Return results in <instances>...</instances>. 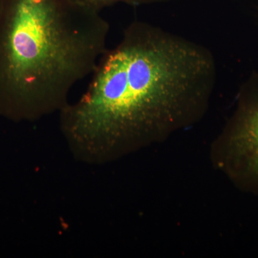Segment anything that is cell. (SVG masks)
Instances as JSON below:
<instances>
[{
  "instance_id": "obj_1",
  "label": "cell",
  "mask_w": 258,
  "mask_h": 258,
  "mask_svg": "<svg viewBox=\"0 0 258 258\" xmlns=\"http://www.w3.org/2000/svg\"><path fill=\"white\" fill-rule=\"evenodd\" d=\"M91 76L79 99L59 113L60 128L74 158L99 165L195 121L217 69L206 47L137 20Z\"/></svg>"
},
{
  "instance_id": "obj_2",
  "label": "cell",
  "mask_w": 258,
  "mask_h": 258,
  "mask_svg": "<svg viewBox=\"0 0 258 258\" xmlns=\"http://www.w3.org/2000/svg\"><path fill=\"white\" fill-rule=\"evenodd\" d=\"M110 25L71 0H0V116L60 113L108 50Z\"/></svg>"
},
{
  "instance_id": "obj_3",
  "label": "cell",
  "mask_w": 258,
  "mask_h": 258,
  "mask_svg": "<svg viewBox=\"0 0 258 258\" xmlns=\"http://www.w3.org/2000/svg\"><path fill=\"white\" fill-rule=\"evenodd\" d=\"M225 141L231 174L244 187L258 190V74L241 88Z\"/></svg>"
},
{
  "instance_id": "obj_4",
  "label": "cell",
  "mask_w": 258,
  "mask_h": 258,
  "mask_svg": "<svg viewBox=\"0 0 258 258\" xmlns=\"http://www.w3.org/2000/svg\"><path fill=\"white\" fill-rule=\"evenodd\" d=\"M75 4L86 9L101 13V10L118 3L138 6L152 3H167L174 0H71Z\"/></svg>"
}]
</instances>
